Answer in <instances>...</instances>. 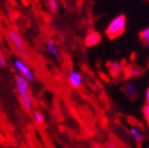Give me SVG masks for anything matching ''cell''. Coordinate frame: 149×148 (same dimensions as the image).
<instances>
[{"instance_id": "obj_1", "label": "cell", "mask_w": 149, "mask_h": 148, "mask_svg": "<svg viewBox=\"0 0 149 148\" xmlns=\"http://www.w3.org/2000/svg\"><path fill=\"white\" fill-rule=\"evenodd\" d=\"M15 80H16L17 92L21 98L23 108L28 112L31 111V109H32V97H31L30 91H29V82L19 74L15 76Z\"/></svg>"}, {"instance_id": "obj_2", "label": "cell", "mask_w": 149, "mask_h": 148, "mask_svg": "<svg viewBox=\"0 0 149 148\" xmlns=\"http://www.w3.org/2000/svg\"><path fill=\"white\" fill-rule=\"evenodd\" d=\"M126 18L124 15L115 17L106 28V34L110 39H114L122 35L125 31Z\"/></svg>"}, {"instance_id": "obj_3", "label": "cell", "mask_w": 149, "mask_h": 148, "mask_svg": "<svg viewBox=\"0 0 149 148\" xmlns=\"http://www.w3.org/2000/svg\"><path fill=\"white\" fill-rule=\"evenodd\" d=\"M6 37L8 39V42L12 44V46L14 47V49L18 52L22 57H24L25 59H28L29 55L28 52L26 50L25 43H24L23 38L20 35V33L16 30V29H8L6 31Z\"/></svg>"}, {"instance_id": "obj_4", "label": "cell", "mask_w": 149, "mask_h": 148, "mask_svg": "<svg viewBox=\"0 0 149 148\" xmlns=\"http://www.w3.org/2000/svg\"><path fill=\"white\" fill-rule=\"evenodd\" d=\"M14 67L16 68V71L19 73L20 76H22L23 78H25L28 82L33 83L35 81L34 75H33L32 71L30 70V67L28 66L27 63L24 60L20 59V58H16L14 60Z\"/></svg>"}, {"instance_id": "obj_5", "label": "cell", "mask_w": 149, "mask_h": 148, "mask_svg": "<svg viewBox=\"0 0 149 148\" xmlns=\"http://www.w3.org/2000/svg\"><path fill=\"white\" fill-rule=\"evenodd\" d=\"M102 40V35H100V32L97 31H89L88 33L86 34L85 38H84V44L86 47H94V46H97L98 44L100 43Z\"/></svg>"}, {"instance_id": "obj_6", "label": "cell", "mask_w": 149, "mask_h": 148, "mask_svg": "<svg viewBox=\"0 0 149 148\" xmlns=\"http://www.w3.org/2000/svg\"><path fill=\"white\" fill-rule=\"evenodd\" d=\"M68 79L70 86L76 88V89L80 88L82 86V84H83V76L76 70H72L68 73Z\"/></svg>"}, {"instance_id": "obj_7", "label": "cell", "mask_w": 149, "mask_h": 148, "mask_svg": "<svg viewBox=\"0 0 149 148\" xmlns=\"http://www.w3.org/2000/svg\"><path fill=\"white\" fill-rule=\"evenodd\" d=\"M122 91H123L124 94L130 97V98H136V97L138 96V89L135 84H133V83H126L125 85L122 87Z\"/></svg>"}, {"instance_id": "obj_8", "label": "cell", "mask_w": 149, "mask_h": 148, "mask_svg": "<svg viewBox=\"0 0 149 148\" xmlns=\"http://www.w3.org/2000/svg\"><path fill=\"white\" fill-rule=\"evenodd\" d=\"M47 50H48L49 53L52 54L56 59H60L58 49H57V47H56L55 43H54L53 40H48V42H47Z\"/></svg>"}, {"instance_id": "obj_9", "label": "cell", "mask_w": 149, "mask_h": 148, "mask_svg": "<svg viewBox=\"0 0 149 148\" xmlns=\"http://www.w3.org/2000/svg\"><path fill=\"white\" fill-rule=\"evenodd\" d=\"M122 71V64L119 62L111 63L109 65V73L112 77H117Z\"/></svg>"}, {"instance_id": "obj_10", "label": "cell", "mask_w": 149, "mask_h": 148, "mask_svg": "<svg viewBox=\"0 0 149 148\" xmlns=\"http://www.w3.org/2000/svg\"><path fill=\"white\" fill-rule=\"evenodd\" d=\"M130 136L133 137L134 139H135L137 142H141L143 140V134H142V132L138 128V127H135V126L130 127Z\"/></svg>"}, {"instance_id": "obj_11", "label": "cell", "mask_w": 149, "mask_h": 148, "mask_svg": "<svg viewBox=\"0 0 149 148\" xmlns=\"http://www.w3.org/2000/svg\"><path fill=\"white\" fill-rule=\"evenodd\" d=\"M140 39L144 43L146 46H149V27L143 29L140 32Z\"/></svg>"}, {"instance_id": "obj_12", "label": "cell", "mask_w": 149, "mask_h": 148, "mask_svg": "<svg viewBox=\"0 0 149 148\" xmlns=\"http://www.w3.org/2000/svg\"><path fill=\"white\" fill-rule=\"evenodd\" d=\"M47 5H48V8H49V10L52 14H56L59 10V4L55 0H49L47 2Z\"/></svg>"}, {"instance_id": "obj_13", "label": "cell", "mask_w": 149, "mask_h": 148, "mask_svg": "<svg viewBox=\"0 0 149 148\" xmlns=\"http://www.w3.org/2000/svg\"><path fill=\"white\" fill-rule=\"evenodd\" d=\"M33 119H34L35 123H37V124H42V123L45 122L44 114L40 111H35L34 113H33Z\"/></svg>"}, {"instance_id": "obj_14", "label": "cell", "mask_w": 149, "mask_h": 148, "mask_svg": "<svg viewBox=\"0 0 149 148\" xmlns=\"http://www.w3.org/2000/svg\"><path fill=\"white\" fill-rule=\"evenodd\" d=\"M143 116H144L145 121H146L149 126V105L148 104H146L143 107Z\"/></svg>"}, {"instance_id": "obj_15", "label": "cell", "mask_w": 149, "mask_h": 148, "mask_svg": "<svg viewBox=\"0 0 149 148\" xmlns=\"http://www.w3.org/2000/svg\"><path fill=\"white\" fill-rule=\"evenodd\" d=\"M141 74H142V73H141L140 68H138V67H130V77H139Z\"/></svg>"}, {"instance_id": "obj_16", "label": "cell", "mask_w": 149, "mask_h": 148, "mask_svg": "<svg viewBox=\"0 0 149 148\" xmlns=\"http://www.w3.org/2000/svg\"><path fill=\"white\" fill-rule=\"evenodd\" d=\"M7 65V62H6V59H5V56L4 54H3L2 50H1V48H0V67H6Z\"/></svg>"}, {"instance_id": "obj_17", "label": "cell", "mask_w": 149, "mask_h": 148, "mask_svg": "<svg viewBox=\"0 0 149 148\" xmlns=\"http://www.w3.org/2000/svg\"><path fill=\"white\" fill-rule=\"evenodd\" d=\"M145 101H146V104L149 105V86L146 89V93H145Z\"/></svg>"}, {"instance_id": "obj_18", "label": "cell", "mask_w": 149, "mask_h": 148, "mask_svg": "<svg viewBox=\"0 0 149 148\" xmlns=\"http://www.w3.org/2000/svg\"><path fill=\"white\" fill-rule=\"evenodd\" d=\"M107 148H118L117 147L115 144H113V143H109V144H107Z\"/></svg>"}, {"instance_id": "obj_19", "label": "cell", "mask_w": 149, "mask_h": 148, "mask_svg": "<svg viewBox=\"0 0 149 148\" xmlns=\"http://www.w3.org/2000/svg\"><path fill=\"white\" fill-rule=\"evenodd\" d=\"M93 148H106V147H104L102 144H94V145H93Z\"/></svg>"}]
</instances>
